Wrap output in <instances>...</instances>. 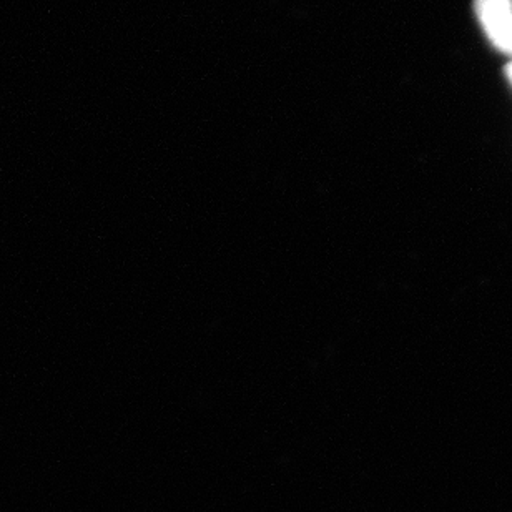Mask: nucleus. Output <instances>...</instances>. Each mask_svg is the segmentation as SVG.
I'll use <instances>...</instances> for the list:
<instances>
[{"label":"nucleus","instance_id":"nucleus-1","mask_svg":"<svg viewBox=\"0 0 512 512\" xmlns=\"http://www.w3.org/2000/svg\"><path fill=\"white\" fill-rule=\"evenodd\" d=\"M476 14L494 45L512 54V0H476Z\"/></svg>","mask_w":512,"mask_h":512},{"label":"nucleus","instance_id":"nucleus-2","mask_svg":"<svg viewBox=\"0 0 512 512\" xmlns=\"http://www.w3.org/2000/svg\"><path fill=\"white\" fill-rule=\"evenodd\" d=\"M508 70H509V72H508L509 77H511V80H512V64L509 65V69Z\"/></svg>","mask_w":512,"mask_h":512}]
</instances>
